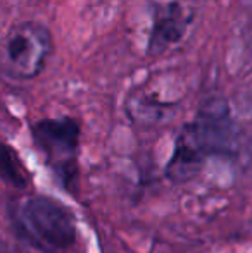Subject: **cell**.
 Here are the masks:
<instances>
[{
  "instance_id": "5b68a950",
  "label": "cell",
  "mask_w": 252,
  "mask_h": 253,
  "mask_svg": "<svg viewBox=\"0 0 252 253\" xmlns=\"http://www.w3.org/2000/svg\"><path fill=\"white\" fill-rule=\"evenodd\" d=\"M192 17L178 2H171L155 12L152 24L151 37H149L147 53L151 57H157L161 53L182 42Z\"/></svg>"
},
{
  "instance_id": "6da1fadb",
  "label": "cell",
  "mask_w": 252,
  "mask_h": 253,
  "mask_svg": "<svg viewBox=\"0 0 252 253\" xmlns=\"http://www.w3.org/2000/svg\"><path fill=\"white\" fill-rule=\"evenodd\" d=\"M52 50L50 31L40 23L24 21L9 31L3 55L9 74L16 80H33L44 71Z\"/></svg>"
},
{
  "instance_id": "3957f363",
  "label": "cell",
  "mask_w": 252,
  "mask_h": 253,
  "mask_svg": "<svg viewBox=\"0 0 252 253\" xmlns=\"http://www.w3.org/2000/svg\"><path fill=\"white\" fill-rule=\"evenodd\" d=\"M204 155L228 153L235 147V126L225 100H209L185 127Z\"/></svg>"
},
{
  "instance_id": "8992f818",
  "label": "cell",
  "mask_w": 252,
  "mask_h": 253,
  "mask_svg": "<svg viewBox=\"0 0 252 253\" xmlns=\"http://www.w3.org/2000/svg\"><path fill=\"white\" fill-rule=\"evenodd\" d=\"M202 157H204V153L199 148V145L194 141L189 131L183 129V133L180 134L178 141H176L175 153L169 160L166 172L173 181H178V183L190 179L202 164Z\"/></svg>"
},
{
  "instance_id": "52a82bcc",
  "label": "cell",
  "mask_w": 252,
  "mask_h": 253,
  "mask_svg": "<svg viewBox=\"0 0 252 253\" xmlns=\"http://www.w3.org/2000/svg\"><path fill=\"white\" fill-rule=\"evenodd\" d=\"M0 179L14 188H26L30 177L17 153L5 143H0Z\"/></svg>"
},
{
  "instance_id": "7a4b0ae2",
  "label": "cell",
  "mask_w": 252,
  "mask_h": 253,
  "mask_svg": "<svg viewBox=\"0 0 252 253\" xmlns=\"http://www.w3.org/2000/svg\"><path fill=\"white\" fill-rule=\"evenodd\" d=\"M24 220L31 233L49 247L69 248L76 240L73 215L59 203L44 197L31 198L24 205Z\"/></svg>"
},
{
  "instance_id": "277c9868",
  "label": "cell",
  "mask_w": 252,
  "mask_h": 253,
  "mask_svg": "<svg viewBox=\"0 0 252 253\" xmlns=\"http://www.w3.org/2000/svg\"><path fill=\"white\" fill-rule=\"evenodd\" d=\"M33 138L50 160L57 162V169L64 162L69 167V159L74 155L80 140V126L71 117L44 119L33 126Z\"/></svg>"
}]
</instances>
